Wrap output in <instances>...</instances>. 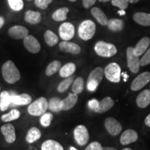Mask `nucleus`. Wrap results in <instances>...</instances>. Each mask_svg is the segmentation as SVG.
Instances as JSON below:
<instances>
[{
  "label": "nucleus",
  "instance_id": "6",
  "mask_svg": "<svg viewBox=\"0 0 150 150\" xmlns=\"http://www.w3.org/2000/svg\"><path fill=\"white\" fill-rule=\"evenodd\" d=\"M95 51L97 55L102 57L109 58L117 54V48L113 44L106 42L104 41H99L95 45Z\"/></svg>",
  "mask_w": 150,
  "mask_h": 150
},
{
  "label": "nucleus",
  "instance_id": "2",
  "mask_svg": "<svg viewBox=\"0 0 150 150\" xmlns=\"http://www.w3.org/2000/svg\"><path fill=\"white\" fill-rule=\"evenodd\" d=\"M115 102L111 97H106L100 102L96 99H93L88 102L89 109L97 113H104L113 107Z\"/></svg>",
  "mask_w": 150,
  "mask_h": 150
},
{
  "label": "nucleus",
  "instance_id": "27",
  "mask_svg": "<svg viewBox=\"0 0 150 150\" xmlns=\"http://www.w3.org/2000/svg\"><path fill=\"white\" fill-rule=\"evenodd\" d=\"M41 137V132L37 127H31L27 132V136H26V140L29 143H33L40 139Z\"/></svg>",
  "mask_w": 150,
  "mask_h": 150
},
{
  "label": "nucleus",
  "instance_id": "45",
  "mask_svg": "<svg viewBox=\"0 0 150 150\" xmlns=\"http://www.w3.org/2000/svg\"><path fill=\"white\" fill-rule=\"evenodd\" d=\"M4 22H5L4 18L3 17H1V18H0V29L3 27V25L4 24Z\"/></svg>",
  "mask_w": 150,
  "mask_h": 150
},
{
  "label": "nucleus",
  "instance_id": "21",
  "mask_svg": "<svg viewBox=\"0 0 150 150\" xmlns=\"http://www.w3.org/2000/svg\"><path fill=\"white\" fill-rule=\"evenodd\" d=\"M137 106L139 108H145L150 104V90L142 91L136 98Z\"/></svg>",
  "mask_w": 150,
  "mask_h": 150
},
{
  "label": "nucleus",
  "instance_id": "5",
  "mask_svg": "<svg viewBox=\"0 0 150 150\" xmlns=\"http://www.w3.org/2000/svg\"><path fill=\"white\" fill-rule=\"evenodd\" d=\"M48 109V101L45 97H40L31 103L28 107V112L33 116H42Z\"/></svg>",
  "mask_w": 150,
  "mask_h": 150
},
{
  "label": "nucleus",
  "instance_id": "33",
  "mask_svg": "<svg viewBox=\"0 0 150 150\" xmlns=\"http://www.w3.org/2000/svg\"><path fill=\"white\" fill-rule=\"evenodd\" d=\"M61 68V63L59 61H54L47 67L45 70V74L47 76H52L60 70Z\"/></svg>",
  "mask_w": 150,
  "mask_h": 150
},
{
  "label": "nucleus",
  "instance_id": "7",
  "mask_svg": "<svg viewBox=\"0 0 150 150\" xmlns=\"http://www.w3.org/2000/svg\"><path fill=\"white\" fill-rule=\"evenodd\" d=\"M104 75L108 81L112 83H119L120 81L121 68L116 63H111L105 67Z\"/></svg>",
  "mask_w": 150,
  "mask_h": 150
},
{
  "label": "nucleus",
  "instance_id": "35",
  "mask_svg": "<svg viewBox=\"0 0 150 150\" xmlns=\"http://www.w3.org/2000/svg\"><path fill=\"white\" fill-rule=\"evenodd\" d=\"M20 116V112L18 110L13 109L8 113L4 114L1 117V120L4 122H8L18 119Z\"/></svg>",
  "mask_w": 150,
  "mask_h": 150
},
{
  "label": "nucleus",
  "instance_id": "52",
  "mask_svg": "<svg viewBox=\"0 0 150 150\" xmlns=\"http://www.w3.org/2000/svg\"><path fill=\"white\" fill-rule=\"evenodd\" d=\"M70 150H77L76 148H74V147H70Z\"/></svg>",
  "mask_w": 150,
  "mask_h": 150
},
{
  "label": "nucleus",
  "instance_id": "38",
  "mask_svg": "<svg viewBox=\"0 0 150 150\" xmlns=\"http://www.w3.org/2000/svg\"><path fill=\"white\" fill-rule=\"evenodd\" d=\"M54 116L51 112H45V114L41 116L40 122L41 125L45 127H47L51 125L52 120H53Z\"/></svg>",
  "mask_w": 150,
  "mask_h": 150
},
{
  "label": "nucleus",
  "instance_id": "15",
  "mask_svg": "<svg viewBox=\"0 0 150 150\" xmlns=\"http://www.w3.org/2000/svg\"><path fill=\"white\" fill-rule=\"evenodd\" d=\"M1 131L4 136L6 141L8 143H13L16 141V129L11 124H5L1 128Z\"/></svg>",
  "mask_w": 150,
  "mask_h": 150
},
{
  "label": "nucleus",
  "instance_id": "56",
  "mask_svg": "<svg viewBox=\"0 0 150 150\" xmlns=\"http://www.w3.org/2000/svg\"><path fill=\"white\" fill-rule=\"evenodd\" d=\"M0 18H1V16H0Z\"/></svg>",
  "mask_w": 150,
  "mask_h": 150
},
{
  "label": "nucleus",
  "instance_id": "29",
  "mask_svg": "<svg viewBox=\"0 0 150 150\" xmlns=\"http://www.w3.org/2000/svg\"><path fill=\"white\" fill-rule=\"evenodd\" d=\"M41 150H64L59 142L54 140H47L41 146Z\"/></svg>",
  "mask_w": 150,
  "mask_h": 150
},
{
  "label": "nucleus",
  "instance_id": "12",
  "mask_svg": "<svg viewBox=\"0 0 150 150\" xmlns=\"http://www.w3.org/2000/svg\"><path fill=\"white\" fill-rule=\"evenodd\" d=\"M75 29L74 25L70 22H64L59 27V33L61 39L64 41L71 40L74 35Z\"/></svg>",
  "mask_w": 150,
  "mask_h": 150
},
{
  "label": "nucleus",
  "instance_id": "39",
  "mask_svg": "<svg viewBox=\"0 0 150 150\" xmlns=\"http://www.w3.org/2000/svg\"><path fill=\"white\" fill-rule=\"evenodd\" d=\"M111 3L114 6H117L122 10H125L129 6L127 0H111Z\"/></svg>",
  "mask_w": 150,
  "mask_h": 150
},
{
  "label": "nucleus",
  "instance_id": "41",
  "mask_svg": "<svg viewBox=\"0 0 150 150\" xmlns=\"http://www.w3.org/2000/svg\"><path fill=\"white\" fill-rule=\"evenodd\" d=\"M140 66H146L150 64V48L145 52L142 59L140 60Z\"/></svg>",
  "mask_w": 150,
  "mask_h": 150
},
{
  "label": "nucleus",
  "instance_id": "4",
  "mask_svg": "<svg viewBox=\"0 0 150 150\" xmlns=\"http://www.w3.org/2000/svg\"><path fill=\"white\" fill-rule=\"evenodd\" d=\"M104 70L100 67L95 68L90 73L87 81V88L90 92H95L104 77Z\"/></svg>",
  "mask_w": 150,
  "mask_h": 150
},
{
  "label": "nucleus",
  "instance_id": "10",
  "mask_svg": "<svg viewBox=\"0 0 150 150\" xmlns=\"http://www.w3.org/2000/svg\"><path fill=\"white\" fill-rule=\"evenodd\" d=\"M150 81V72H145L138 75L131 84V89L133 91H138L144 88Z\"/></svg>",
  "mask_w": 150,
  "mask_h": 150
},
{
  "label": "nucleus",
  "instance_id": "30",
  "mask_svg": "<svg viewBox=\"0 0 150 150\" xmlns=\"http://www.w3.org/2000/svg\"><path fill=\"white\" fill-rule=\"evenodd\" d=\"M69 12V8H66V7H63V8H61L57 9L52 14V18L56 22H62L66 20L67 18V13Z\"/></svg>",
  "mask_w": 150,
  "mask_h": 150
},
{
  "label": "nucleus",
  "instance_id": "43",
  "mask_svg": "<svg viewBox=\"0 0 150 150\" xmlns=\"http://www.w3.org/2000/svg\"><path fill=\"white\" fill-rule=\"evenodd\" d=\"M97 0H82V3L84 8H88L91 7L92 6L94 5L96 2Z\"/></svg>",
  "mask_w": 150,
  "mask_h": 150
},
{
  "label": "nucleus",
  "instance_id": "49",
  "mask_svg": "<svg viewBox=\"0 0 150 150\" xmlns=\"http://www.w3.org/2000/svg\"><path fill=\"white\" fill-rule=\"evenodd\" d=\"M127 1H128V2H130L132 4H136L137 2H138L140 0H127Z\"/></svg>",
  "mask_w": 150,
  "mask_h": 150
},
{
  "label": "nucleus",
  "instance_id": "9",
  "mask_svg": "<svg viewBox=\"0 0 150 150\" xmlns=\"http://www.w3.org/2000/svg\"><path fill=\"white\" fill-rule=\"evenodd\" d=\"M75 141L80 146H84L89 140V133L87 128L83 125H79L74 130Z\"/></svg>",
  "mask_w": 150,
  "mask_h": 150
},
{
  "label": "nucleus",
  "instance_id": "37",
  "mask_svg": "<svg viewBox=\"0 0 150 150\" xmlns=\"http://www.w3.org/2000/svg\"><path fill=\"white\" fill-rule=\"evenodd\" d=\"M10 8L14 11H20L23 9L24 2L22 0H8Z\"/></svg>",
  "mask_w": 150,
  "mask_h": 150
},
{
  "label": "nucleus",
  "instance_id": "40",
  "mask_svg": "<svg viewBox=\"0 0 150 150\" xmlns=\"http://www.w3.org/2000/svg\"><path fill=\"white\" fill-rule=\"evenodd\" d=\"M52 1L53 0H35L34 2L35 5L38 8L42 9V10H45Z\"/></svg>",
  "mask_w": 150,
  "mask_h": 150
},
{
  "label": "nucleus",
  "instance_id": "42",
  "mask_svg": "<svg viewBox=\"0 0 150 150\" xmlns=\"http://www.w3.org/2000/svg\"><path fill=\"white\" fill-rule=\"evenodd\" d=\"M85 150H103V147L98 142H93L86 147Z\"/></svg>",
  "mask_w": 150,
  "mask_h": 150
},
{
  "label": "nucleus",
  "instance_id": "23",
  "mask_svg": "<svg viewBox=\"0 0 150 150\" xmlns=\"http://www.w3.org/2000/svg\"><path fill=\"white\" fill-rule=\"evenodd\" d=\"M24 20L28 23L36 24L40 23L42 18H41L40 13L38 11L28 10L24 15Z\"/></svg>",
  "mask_w": 150,
  "mask_h": 150
},
{
  "label": "nucleus",
  "instance_id": "44",
  "mask_svg": "<svg viewBox=\"0 0 150 150\" xmlns=\"http://www.w3.org/2000/svg\"><path fill=\"white\" fill-rule=\"evenodd\" d=\"M145 124L147 127H150V114H149L145 119Z\"/></svg>",
  "mask_w": 150,
  "mask_h": 150
},
{
  "label": "nucleus",
  "instance_id": "14",
  "mask_svg": "<svg viewBox=\"0 0 150 150\" xmlns=\"http://www.w3.org/2000/svg\"><path fill=\"white\" fill-rule=\"evenodd\" d=\"M9 36L16 40L24 39L29 35V30L23 26H13L8 29Z\"/></svg>",
  "mask_w": 150,
  "mask_h": 150
},
{
  "label": "nucleus",
  "instance_id": "48",
  "mask_svg": "<svg viewBox=\"0 0 150 150\" xmlns=\"http://www.w3.org/2000/svg\"><path fill=\"white\" fill-rule=\"evenodd\" d=\"M103 150H117V149L114 147H103Z\"/></svg>",
  "mask_w": 150,
  "mask_h": 150
},
{
  "label": "nucleus",
  "instance_id": "19",
  "mask_svg": "<svg viewBox=\"0 0 150 150\" xmlns=\"http://www.w3.org/2000/svg\"><path fill=\"white\" fill-rule=\"evenodd\" d=\"M77 101L78 95L74 93H70L67 97H65L63 99H61V110H69L72 109L77 103Z\"/></svg>",
  "mask_w": 150,
  "mask_h": 150
},
{
  "label": "nucleus",
  "instance_id": "25",
  "mask_svg": "<svg viewBox=\"0 0 150 150\" xmlns=\"http://www.w3.org/2000/svg\"><path fill=\"white\" fill-rule=\"evenodd\" d=\"M76 71V65L73 63H68L61 67L59 70V74L61 77H70Z\"/></svg>",
  "mask_w": 150,
  "mask_h": 150
},
{
  "label": "nucleus",
  "instance_id": "11",
  "mask_svg": "<svg viewBox=\"0 0 150 150\" xmlns=\"http://www.w3.org/2000/svg\"><path fill=\"white\" fill-rule=\"evenodd\" d=\"M105 127L108 132V134L112 136H116L119 135L122 130V127L121 124L115 118L109 117L105 120Z\"/></svg>",
  "mask_w": 150,
  "mask_h": 150
},
{
  "label": "nucleus",
  "instance_id": "17",
  "mask_svg": "<svg viewBox=\"0 0 150 150\" xmlns=\"http://www.w3.org/2000/svg\"><path fill=\"white\" fill-rule=\"evenodd\" d=\"M59 48L61 52L72 54H79L81 51L80 46L74 42H70L68 41H63L60 42Z\"/></svg>",
  "mask_w": 150,
  "mask_h": 150
},
{
  "label": "nucleus",
  "instance_id": "47",
  "mask_svg": "<svg viewBox=\"0 0 150 150\" xmlns=\"http://www.w3.org/2000/svg\"><path fill=\"white\" fill-rule=\"evenodd\" d=\"M121 74L122 75V76H124V81H127V79L129 78L128 74H127L126 72H122V73H121Z\"/></svg>",
  "mask_w": 150,
  "mask_h": 150
},
{
  "label": "nucleus",
  "instance_id": "31",
  "mask_svg": "<svg viewBox=\"0 0 150 150\" xmlns=\"http://www.w3.org/2000/svg\"><path fill=\"white\" fill-rule=\"evenodd\" d=\"M107 27L112 31H120L124 27L123 20L120 19H111L108 20Z\"/></svg>",
  "mask_w": 150,
  "mask_h": 150
},
{
  "label": "nucleus",
  "instance_id": "8",
  "mask_svg": "<svg viewBox=\"0 0 150 150\" xmlns=\"http://www.w3.org/2000/svg\"><path fill=\"white\" fill-rule=\"evenodd\" d=\"M127 65H128L129 70L132 73L136 74L140 70V59L139 56L135 55L134 53V47L127 48Z\"/></svg>",
  "mask_w": 150,
  "mask_h": 150
},
{
  "label": "nucleus",
  "instance_id": "32",
  "mask_svg": "<svg viewBox=\"0 0 150 150\" xmlns=\"http://www.w3.org/2000/svg\"><path fill=\"white\" fill-rule=\"evenodd\" d=\"M61 99L59 97H52L50 99L48 102V108L50 111L54 112H59L61 111Z\"/></svg>",
  "mask_w": 150,
  "mask_h": 150
},
{
  "label": "nucleus",
  "instance_id": "53",
  "mask_svg": "<svg viewBox=\"0 0 150 150\" xmlns=\"http://www.w3.org/2000/svg\"><path fill=\"white\" fill-rule=\"evenodd\" d=\"M68 1H71V2H74V1H76V0H68Z\"/></svg>",
  "mask_w": 150,
  "mask_h": 150
},
{
  "label": "nucleus",
  "instance_id": "55",
  "mask_svg": "<svg viewBox=\"0 0 150 150\" xmlns=\"http://www.w3.org/2000/svg\"><path fill=\"white\" fill-rule=\"evenodd\" d=\"M0 90H1V87H0Z\"/></svg>",
  "mask_w": 150,
  "mask_h": 150
},
{
  "label": "nucleus",
  "instance_id": "24",
  "mask_svg": "<svg viewBox=\"0 0 150 150\" xmlns=\"http://www.w3.org/2000/svg\"><path fill=\"white\" fill-rule=\"evenodd\" d=\"M133 18L134 21L140 25L145 26V27L150 26V14L149 13L142 12L136 13Z\"/></svg>",
  "mask_w": 150,
  "mask_h": 150
},
{
  "label": "nucleus",
  "instance_id": "54",
  "mask_svg": "<svg viewBox=\"0 0 150 150\" xmlns=\"http://www.w3.org/2000/svg\"><path fill=\"white\" fill-rule=\"evenodd\" d=\"M27 1H32V0H27Z\"/></svg>",
  "mask_w": 150,
  "mask_h": 150
},
{
  "label": "nucleus",
  "instance_id": "46",
  "mask_svg": "<svg viewBox=\"0 0 150 150\" xmlns=\"http://www.w3.org/2000/svg\"><path fill=\"white\" fill-rule=\"evenodd\" d=\"M117 13H118V15H120V16H125V14H126V12H125V10L120 9V10H119V11H117Z\"/></svg>",
  "mask_w": 150,
  "mask_h": 150
},
{
  "label": "nucleus",
  "instance_id": "26",
  "mask_svg": "<svg viewBox=\"0 0 150 150\" xmlns=\"http://www.w3.org/2000/svg\"><path fill=\"white\" fill-rule=\"evenodd\" d=\"M11 104V93L8 91L1 92L0 94V110L1 111L7 110Z\"/></svg>",
  "mask_w": 150,
  "mask_h": 150
},
{
  "label": "nucleus",
  "instance_id": "20",
  "mask_svg": "<svg viewBox=\"0 0 150 150\" xmlns=\"http://www.w3.org/2000/svg\"><path fill=\"white\" fill-rule=\"evenodd\" d=\"M150 45V38L148 37H144L137 43L134 48V53L137 56H140L143 54L149 48Z\"/></svg>",
  "mask_w": 150,
  "mask_h": 150
},
{
  "label": "nucleus",
  "instance_id": "13",
  "mask_svg": "<svg viewBox=\"0 0 150 150\" xmlns=\"http://www.w3.org/2000/svg\"><path fill=\"white\" fill-rule=\"evenodd\" d=\"M23 43L25 48L32 54H37L40 51L41 46L38 40L33 35H28L23 39Z\"/></svg>",
  "mask_w": 150,
  "mask_h": 150
},
{
  "label": "nucleus",
  "instance_id": "28",
  "mask_svg": "<svg viewBox=\"0 0 150 150\" xmlns=\"http://www.w3.org/2000/svg\"><path fill=\"white\" fill-rule=\"evenodd\" d=\"M44 38L48 46L54 47L59 42V37L51 30H47L44 34Z\"/></svg>",
  "mask_w": 150,
  "mask_h": 150
},
{
  "label": "nucleus",
  "instance_id": "1",
  "mask_svg": "<svg viewBox=\"0 0 150 150\" xmlns=\"http://www.w3.org/2000/svg\"><path fill=\"white\" fill-rule=\"evenodd\" d=\"M4 79L7 83L13 84L20 79L21 75L16 65L12 61H7L1 67Z\"/></svg>",
  "mask_w": 150,
  "mask_h": 150
},
{
  "label": "nucleus",
  "instance_id": "18",
  "mask_svg": "<svg viewBox=\"0 0 150 150\" xmlns=\"http://www.w3.org/2000/svg\"><path fill=\"white\" fill-rule=\"evenodd\" d=\"M11 100L12 104L16 105H28L30 104L32 102V98L29 94L23 93L20 95L12 94L11 93Z\"/></svg>",
  "mask_w": 150,
  "mask_h": 150
},
{
  "label": "nucleus",
  "instance_id": "51",
  "mask_svg": "<svg viewBox=\"0 0 150 150\" xmlns=\"http://www.w3.org/2000/svg\"><path fill=\"white\" fill-rule=\"evenodd\" d=\"M122 150H132V149H131V148H124V149Z\"/></svg>",
  "mask_w": 150,
  "mask_h": 150
},
{
  "label": "nucleus",
  "instance_id": "3",
  "mask_svg": "<svg viewBox=\"0 0 150 150\" xmlns=\"http://www.w3.org/2000/svg\"><path fill=\"white\" fill-rule=\"evenodd\" d=\"M96 26L95 22L91 20H86L80 24L78 29V34L81 39L87 41L94 36Z\"/></svg>",
  "mask_w": 150,
  "mask_h": 150
},
{
  "label": "nucleus",
  "instance_id": "34",
  "mask_svg": "<svg viewBox=\"0 0 150 150\" xmlns=\"http://www.w3.org/2000/svg\"><path fill=\"white\" fill-rule=\"evenodd\" d=\"M84 88V81L82 77H78L74 80V81L73 82L72 87V93L76 94H80L82 91H83Z\"/></svg>",
  "mask_w": 150,
  "mask_h": 150
},
{
  "label": "nucleus",
  "instance_id": "36",
  "mask_svg": "<svg viewBox=\"0 0 150 150\" xmlns=\"http://www.w3.org/2000/svg\"><path fill=\"white\" fill-rule=\"evenodd\" d=\"M73 81H74V76H71L70 77H67L64 80L62 81L58 86L57 90L59 93H64L65 91H66L68 88L70 87L71 84L73 83Z\"/></svg>",
  "mask_w": 150,
  "mask_h": 150
},
{
  "label": "nucleus",
  "instance_id": "16",
  "mask_svg": "<svg viewBox=\"0 0 150 150\" xmlns=\"http://www.w3.org/2000/svg\"><path fill=\"white\" fill-rule=\"evenodd\" d=\"M138 138V135L136 131L133 129H127L122 134L120 141L122 145H127L136 142Z\"/></svg>",
  "mask_w": 150,
  "mask_h": 150
},
{
  "label": "nucleus",
  "instance_id": "22",
  "mask_svg": "<svg viewBox=\"0 0 150 150\" xmlns=\"http://www.w3.org/2000/svg\"><path fill=\"white\" fill-rule=\"evenodd\" d=\"M91 14L101 25L107 26L108 19L102 10L98 7H94L91 9Z\"/></svg>",
  "mask_w": 150,
  "mask_h": 150
},
{
  "label": "nucleus",
  "instance_id": "50",
  "mask_svg": "<svg viewBox=\"0 0 150 150\" xmlns=\"http://www.w3.org/2000/svg\"><path fill=\"white\" fill-rule=\"evenodd\" d=\"M99 1H101V2H107V1H111V0H99Z\"/></svg>",
  "mask_w": 150,
  "mask_h": 150
}]
</instances>
